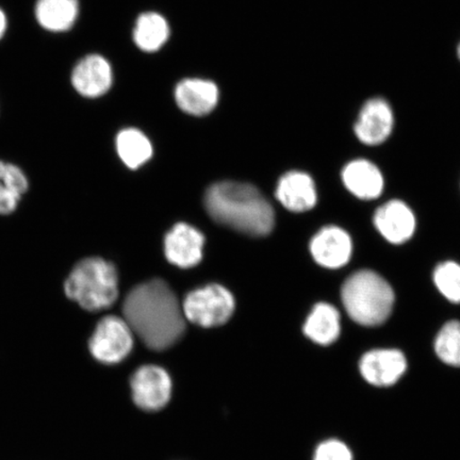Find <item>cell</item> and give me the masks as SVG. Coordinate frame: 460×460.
Segmentation results:
<instances>
[{
  "label": "cell",
  "mask_w": 460,
  "mask_h": 460,
  "mask_svg": "<svg viewBox=\"0 0 460 460\" xmlns=\"http://www.w3.org/2000/svg\"><path fill=\"white\" fill-rule=\"evenodd\" d=\"M63 291L67 300L76 304L84 312H102L118 300L117 269L101 257L79 259L67 274Z\"/></svg>",
  "instance_id": "3"
},
{
  "label": "cell",
  "mask_w": 460,
  "mask_h": 460,
  "mask_svg": "<svg viewBox=\"0 0 460 460\" xmlns=\"http://www.w3.org/2000/svg\"><path fill=\"white\" fill-rule=\"evenodd\" d=\"M33 15L37 24L50 33H63L76 24L78 0H36Z\"/></svg>",
  "instance_id": "16"
},
{
  "label": "cell",
  "mask_w": 460,
  "mask_h": 460,
  "mask_svg": "<svg viewBox=\"0 0 460 460\" xmlns=\"http://www.w3.org/2000/svg\"><path fill=\"white\" fill-rule=\"evenodd\" d=\"M352 240L347 232L336 226L321 229L310 243V252L320 266L339 269L347 264L352 255Z\"/></svg>",
  "instance_id": "12"
},
{
  "label": "cell",
  "mask_w": 460,
  "mask_h": 460,
  "mask_svg": "<svg viewBox=\"0 0 460 460\" xmlns=\"http://www.w3.org/2000/svg\"><path fill=\"white\" fill-rule=\"evenodd\" d=\"M205 207L216 222L252 237H263L274 228L271 204L249 183H215L207 190Z\"/></svg>",
  "instance_id": "2"
},
{
  "label": "cell",
  "mask_w": 460,
  "mask_h": 460,
  "mask_svg": "<svg viewBox=\"0 0 460 460\" xmlns=\"http://www.w3.org/2000/svg\"><path fill=\"white\" fill-rule=\"evenodd\" d=\"M434 280L442 296L452 303H460V264L452 261L439 264Z\"/></svg>",
  "instance_id": "23"
},
{
  "label": "cell",
  "mask_w": 460,
  "mask_h": 460,
  "mask_svg": "<svg viewBox=\"0 0 460 460\" xmlns=\"http://www.w3.org/2000/svg\"><path fill=\"white\" fill-rule=\"evenodd\" d=\"M204 234L185 223L177 226L166 234L165 256L175 266L188 269L198 266L203 258Z\"/></svg>",
  "instance_id": "11"
},
{
  "label": "cell",
  "mask_w": 460,
  "mask_h": 460,
  "mask_svg": "<svg viewBox=\"0 0 460 460\" xmlns=\"http://www.w3.org/2000/svg\"><path fill=\"white\" fill-rule=\"evenodd\" d=\"M394 124L393 108L387 101L377 97L362 106L354 130L360 142L367 146H378L388 139Z\"/></svg>",
  "instance_id": "10"
},
{
  "label": "cell",
  "mask_w": 460,
  "mask_h": 460,
  "mask_svg": "<svg viewBox=\"0 0 460 460\" xmlns=\"http://www.w3.org/2000/svg\"><path fill=\"white\" fill-rule=\"evenodd\" d=\"M175 100L183 112L203 117L216 108L218 89L217 84L209 80L185 79L176 86Z\"/></svg>",
  "instance_id": "14"
},
{
  "label": "cell",
  "mask_w": 460,
  "mask_h": 460,
  "mask_svg": "<svg viewBox=\"0 0 460 460\" xmlns=\"http://www.w3.org/2000/svg\"><path fill=\"white\" fill-rule=\"evenodd\" d=\"M170 27L164 16L148 13L140 15L134 31L135 43L143 51L154 53L168 41Z\"/></svg>",
  "instance_id": "20"
},
{
  "label": "cell",
  "mask_w": 460,
  "mask_h": 460,
  "mask_svg": "<svg viewBox=\"0 0 460 460\" xmlns=\"http://www.w3.org/2000/svg\"><path fill=\"white\" fill-rule=\"evenodd\" d=\"M29 190V180L21 166L0 159V216L13 215Z\"/></svg>",
  "instance_id": "18"
},
{
  "label": "cell",
  "mask_w": 460,
  "mask_h": 460,
  "mask_svg": "<svg viewBox=\"0 0 460 460\" xmlns=\"http://www.w3.org/2000/svg\"><path fill=\"white\" fill-rule=\"evenodd\" d=\"M342 180L349 191L361 199H376L384 190L381 171L367 160H355L345 166Z\"/></svg>",
  "instance_id": "17"
},
{
  "label": "cell",
  "mask_w": 460,
  "mask_h": 460,
  "mask_svg": "<svg viewBox=\"0 0 460 460\" xmlns=\"http://www.w3.org/2000/svg\"><path fill=\"white\" fill-rule=\"evenodd\" d=\"M126 323L153 350L168 349L186 332V318L174 291L164 280L137 286L123 304Z\"/></svg>",
  "instance_id": "1"
},
{
  "label": "cell",
  "mask_w": 460,
  "mask_h": 460,
  "mask_svg": "<svg viewBox=\"0 0 460 460\" xmlns=\"http://www.w3.org/2000/svg\"><path fill=\"white\" fill-rule=\"evenodd\" d=\"M303 331L310 341L321 345H330L341 336V314L331 304H316L305 322Z\"/></svg>",
  "instance_id": "19"
},
{
  "label": "cell",
  "mask_w": 460,
  "mask_h": 460,
  "mask_svg": "<svg viewBox=\"0 0 460 460\" xmlns=\"http://www.w3.org/2000/svg\"><path fill=\"white\" fill-rule=\"evenodd\" d=\"M111 63L101 55H89L79 60L71 75L75 91L85 99H97L105 95L112 85Z\"/></svg>",
  "instance_id": "8"
},
{
  "label": "cell",
  "mask_w": 460,
  "mask_h": 460,
  "mask_svg": "<svg viewBox=\"0 0 460 460\" xmlns=\"http://www.w3.org/2000/svg\"><path fill=\"white\" fill-rule=\"evenodd\" d=\"M345 310L356 323L377 326L393 312V288L376 272L358 271L345 280L341 291Z\"/></svg>",
  "instance_id": "4"
},
{
  "label": "cell",
  "mask_w": 460,
  "mask_h": 460,
  "mask_svg": "<svg viewBox=\"0 0 460 460\" xmlns=\"http://www.w3.org/2000/svg\"><path fill=\"white\" fill-rule=\"evenodd\" d=\"M314 460H353V456L343 442L331 439L316 447Z\"/></svg>",
  "instance_id": "24"
},
{
  "label": "cell",
  "mask_w": 460,
  "mask_h": 460,
  "mask_svg": "<svg viewBox=\"0 0 460 460\" xmlns=\"http://www.w3.org/2000/svg\"><path fill=\"white\" fill-rule=\"evenodd\" d=\"M374 224L383 237L394 244L410 240L416 229L415 216L401 200H390L379 207L374 216Z\"/></svg>",
  "instance_id": "13"
},
{
  "label": "cell",
  "mask_w": 460,
  "mask_h": 460,
  "mask_svg": "<svg viewBox=\"0 0 460 460\" xmlns=\"http://www.w3.org/2000/svg\"><path fill=\"white\" fill-rule=\"evenodd\" d=\"M407 369L404 354L398 349H373L362 356L359 370L362 377L374 386H393Z\"/></svg>",
  "instance_id": "9"
},
{
  "label": "cell",
  "mask_w": 460,
  "mask_h": 460,
  "mask_svg": "<svg viewBox=\"0 0 460 460\" xmlns=\"http://www.w3.org/2000/svg\"><path fill=\"white\" fill-rule=\"evenodd\" d=\"M234 310L232 293L220 285H209L190 292L182 304L186 320L206 329L226 324L232 318Z\"/></svg>",
  "instance_id": "5"
},
{
  "label": "cell",
  "mask_w": 460,
  "mask_h": 460,
  "mask_svg": "<svg viewBox=\"0 0 460 460\" xmlns=\"http://www.w3.org/2000/svg\"><path fill=\"white\" fill-rule=\"evenodd\" d=\"M457 55H458L459 60H460V43L457 48Z\"/></svg>",
  "instance_id": "26"
},
{
  "label": "cell",
  "mask_w": 460,
  "mask_h": 460,
  "mask_svg": "<svg viewBox=\"0 0 460 460\" xmlns=\"http://www.w3.org/2000/svg\"><path fill=\"white\" fill-rule=\"evenodd\" d=\"M132 400L146 411L163 410L172 395V379L169 373L157 366H143L130 381Z\"/></svg>",
  "instance_id": "7"
},
{
  "label": "cell",
  "mask_w": 460,
  "mask_h": 460,
  "mask_svg": "<svg viewBox=\"0 0 460 460\" xmlns=\"http://www.w3.org/2000/svg\"><path fill=\"white\" fill-rule=\"evenodd\" d=\"M88 345L97 361L105 365L119 364L128 358L134 347V332L124 319L107 315L97 322Z\"/></svg>",
  "instance_id": "6"
},
{
  "label": "cell",
  "mask_w": 460,
  "mask_h": 460,
  "mask_svg": "<svg viewBox=\"0 0 460 460\" xmlns=\"http://www.w3.org/2000/svg\"><path fill=\"white\" fill-rule=\"evenodd\" d=\"M276 199L288 210L305 212L313 209L316 204V191L313 178L306 172H289L280 178Z\"/></svg>",
  "instance_id": "15"
},
{
  "label": "cell",
  "mask_w": 460,
  "mask_h": 460,
  "mask_svg": "<svg viewBox=\"0 0 460 460\" xmlns=\"http://www.w3.org/2000/svg\"><path fill=\"white\" fill-rule=\"evenodd\" d=\"M9 28V19L5 11L0 7V41H3V39L5 37V34L8 32Z\"/></svg>",
  "instance_id": "25"
},
{
  "label": "cell",
  "mask_w": 460,
  "mask_h": 460,
  "mask_svg": "<svg viewBox=\"0 0 460 460\" xmlns=\"http://www.w3.org/2000/svg\"><path fill=\"white\" fill-rule=\"evenodd\" d=\"M119 156L130 169H137L153 156L152 143L140 130L129 128L117 137Z\"/></svg>",
  "instance_id": "21"
},
{
  "label": "cell",
  "mask_w": 460,
  "mask_h": 460,
  "mask_svg": "<svg viewBox=\"0 0 460 460\" xmlns=\"http://www.w3.org/2000/svg\"><path fill=\"white\" fill-rule=\"evenodd\" d=\"M438 358L447 365L460 367V322L451 321L442 327L435 341Z\"/></svg>",
  "instance_id": "22"
}]
</instances>
